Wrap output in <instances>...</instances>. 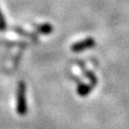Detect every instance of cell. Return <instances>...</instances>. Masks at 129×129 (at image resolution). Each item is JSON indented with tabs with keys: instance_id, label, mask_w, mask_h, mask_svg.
Returning <instances> with one entry per match:
<instances>
[{
	"instance_id": "1",
	"label": "cell",
	"mask_w": 129,
	"mask_h": 129,
	"mask_svg": "<svg viewBox=\"0 0 129 129\" xmlns=\"http://www.w3.org/2000/svg\"><path fill=\"white\" fill-rule=\"evenodd\" d=\"M26 87H25V83L23 81H20L18 84V88H17V99H16V110L19 115L24 116L27 114V102H26Z\"/></svg>"
},
{
	"instance_id": "2",
	"label": "cell",
	"mask_w": 129,
	"mask_h": 129,
	"mask_svg": "<svg viewBox=\"0 0 129 129\" xmlns=\"http://www.w3.org/2000/svg\"><path fill=\"white\" fill-rule=\"evenodd\" d=\"M95 45H96V40L93 37H87L83 40H79L74 43L71 46V51L73 53H80L86 49H91L95 47Z\"/></svg>"
},
{
	"instance_id": "3",
	"label": "cell",
	"mask_w": 129,
	"mask_h": 129,
	"mask_svg": "<svg viewBox=\"0 0 129 129\" xmlns=\"http://www.w3.org/2000/svg\"><path fill=\"white\" fill-rule=\"evenodd\" d=\"M76 63L78 64V68L80 69V71H81V73H82V75L85 77L86 78H88L89 79V83L92 85L93 87H95V86H97L98 85V78L97 76L93 73L92 71L90 69H88L87 67H86V65H85V62L84 61H82V60H76Z\"/></svg>"
},
{
	"instance_id": "4",
	"label": "cell",
	"mask_w": 129,
	"mask_h": 129,
	"mask_svg": "<svg viewBox=\"0 0 129 129\" xmlns=\"http://www.w3.org/2000/svg\"><path fill=\"white\" fill-rule=\"evenodd\" d=\"M93 86L89 83V84H85V83H80L78 85V89H77V93L80 97H86L87 95H89L92 92Z\"/></svg>"
},
{
	"instance_id": "5",
	"label": "cell",
	"mask_w": 129,
	"mask_h": 129,
	"mask_svg": "<svg viewBox=\"0 0 129 129\" xmlns=\"http://www.w3.org/2000/svg\"><path fill=\"white\" fill-rule=\"evenodd\" d=\"M36 29L38 33L43 34V35H49L53 32V26L49 23H43V24H38L36 26Z\"/></svg>"
},
{
	"instance_id": "6",
	"label": "cell",
	"mask_w": 129,
	"mask_h": 129,
	"mask_svg": "<svg viewBox=\"0 0 129 129\" xmlns=\"http://www.w3.org/2000/svg\"><path fill=\"white\" fill-rule=\"evenodd\" d=\"M6 29V21H5V18L2 14V12L0 10V31H3Z\"/></svg>"
}]
</instances>
